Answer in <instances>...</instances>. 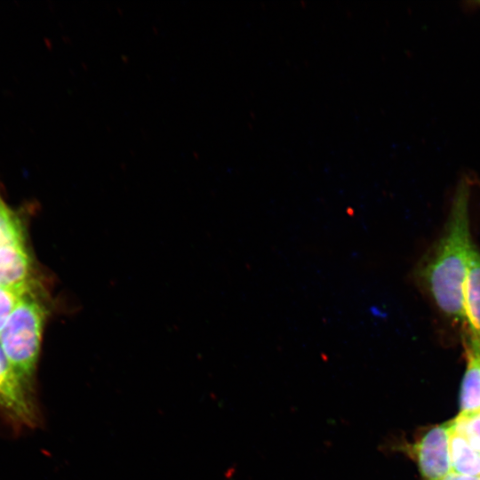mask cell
Here are the masks:
<instances>
[{
  "mask_svg": "<svg viewBox=\"0 0 480 480\" xmlns=\"http://www.w3.org/2000/svg\"><path fill=\"white\" fill-rule=\"evenodd\" d=\"M467 365L460 388V413L480 412V344L463 338Z\"/></svg>",
  "mask_w": 480,
  "mask_h": 480,
  "instance_id": "8992f818",
  "label": "cell"
},
{
  "mask_svg": "<svg viewBox=\"0 0 480 480\" xmlns=\"http://www.w3.org/2000/svg\"><path fill=\"white\" fill-rule=\"evenodd\" d=\"M476 177L463 173L453 191L449 214L438 238L413 270L417 287L428 300L444 327L465 332L463 287L474 243L470 233V200Z\"/></svg>",
  "mask_w": 480,
  "mask_h": 480,
  "instance_id": "6da1fadb",
  "label": "cell"
},
{
  "mask_svg": "<svg viewBox=\"0 0 480 480\" xmlns=\"http://www.w3.org/2000/svg\"><path fill=\"white\" fill-rule=\"evenodd\" d=\"M32 260L24 243L0 246V286L14 287L32 282Z\"/></svg>",
  "mask_w": 480,
  "mask_h": 480,
  "instance_id": "52a82bcc",
  "label": "cell"
},
{
  "mask_svg": "<svg viewBox=\"0 0 480 480\" xmlns=\"http://www.w3.org/2000/svg\"><path fill=\"white\" fill-rule=\"evenodd\" d=\"M450 459L452 473L480 477V452L473 448L463 436L452 431L450 437Z\"/></svg>",
  "mask_w": 480,
  "mask_h": 480,
  "instance_id": "ba28073f",
  "label": "cell"
},
{
  "mask_svg": "<svg viewBox=\"0 0 480 480\" xmlns=\"http://www.w3.org/2000/svg\"><path fill=\"white\" fill-rule=\"evenodd\" d=\"M32 282L14 287L0 286V332L8 318L22 299L23 295L34 285Z\"/></svg>",
  "mask_w": 480,
  "mask_h": 480,
  "instance_id": "8fae6325",
  "label": "cell"
},
{
  "mask_svg": "<svg viewBox=\"0 0 480 480\" xmlns=\"http://www.w3.org/2000/svg\"><path fill=\"white\" fill-rule=\"evenodd\" d=\"M28 384L12 368L0 345V408L16 421L32 426L36 412Z\"/></svg>",
  "mask_w": 480,
  "mask_h": 480,
  "instance_id": "277c9868",
  "label": "cell"
},
{
  "mask_svg": "<svg viewBox=\"0 0 480 480\" xmlns=\"http://www.w3.org/2000/svg\"><path fill=\"white\" fill-rule=\"evenodd\" d=\"M442 480H480V477L467 476L451 472Z\"/></svg>",
  "mask_w": 480,
  "mask_h": 480,
  "instance_id": "7c38bea8",
  "label": "cell"
},
{
  "mask_svg": "<svg viewBox=\"0 0 480 480\" xmlns=\"http://www.w3.org/2000/svg\"><path fill=\"white\" fill-rule=\"evenodd\" d=\"M24 242L20 220L0 197V246Z\"/></svg>",
  "mask_w": 480,
  "mask_h": 480,
  "instance_id": "9c48e42d",
  "label": "cell"
},
{
  "mask_svg": "<svg viewBox=\"0 0 480 480\" xmlns=\"http://www.w3.org/2000/svg\"><path fill=\"white\" fill-rule=\"evenodd\" d=\"M463 310L465 332L462 338L480 344V250L475 244L463 287Z\"/></svg>",
  "mask_w": 480,
  "mask_h": 480,
  "instance_id": "5b68a950",
  "label": "cell"
},
{
  "mask_svg": "<svg viewBox=\"0 0 480 480\" xmlns=\"http://www.w3.org/2000/svg\"><path fill=\"white\" fill-rule=\"evenodd\" d=\"M474 4H476L477 6H480V2H476Z\"/></svg>",
  "mask_w": 480,
  "mask_h": 480,
  "instance_id": "4fadbf2b",
  "label": "cell"
},
{
  "mask_svg": "<svg viewBox=\"0 0 480 480\" xmlns=\"http://www.w3.org/2000/svg\"><path fill=\"white\" fill-rule=\"evenodd\" d=\"M452 431L463 436L468 444L480 452V412L459 414L451 420Z\"/></svg>",
  "mask_w": 480,
  "mask_h": 480,
  "instance_id": "30bf717a",
  "label": "cell"
},
{
  "mask_svg": "<svg viewBox=\"0 0 480 480\" xmlns=\"http://www.w3.org/2000/svg\"><path fill=\"white\" fill-rule=\"evenodd\" d=\"M451 433L449 420L428 429L411 447L412 455L425 480H442L452 472Z\"/></svg>",
  "mask_w": 480,
  "mask_h": 480,
  "instance_id": "3957f363",
  "label": "cell"
},
{
  "mask_svg": "<svg viewBox=\"0 0 480 480\" xmlns=\"http://www.w3.org/2000/svg\"><path fill=\"white\" fill-rule=\"evenodd\" d=\"M39 292L33 285L23 295L0 332V345L7 360L28 384L36 371L49 313L45 298Z\"/></svg>",
  "mask_w": 480,
  "mask_h": 480,
  "instance_id": "7a4b0ae2",
  "label": "cell"
}]
</instances>
